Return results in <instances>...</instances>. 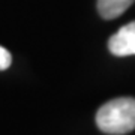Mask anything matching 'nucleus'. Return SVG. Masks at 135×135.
<instances>
[{
  "label": "nucleus",
  "instance_id": "nucleus-1",
  "mask_svg": "<svg viewBox=\"0 0 135 135\" xmlns=\"http://www.w3.org/2000/svg\"><path fill=\"white\" fill-rule=\"evenodd\" d=\"M98 128L108 135H123L135 129V98H116L98 110Z\"/></svg>",
  "mask_w": 135,
  "mask_h": 135
},
{
  "label": "nucleus",
  "instance_id": "nucleus-2",
  "mask_svg": "<svg viewBox=\"0 0 135 135\" xmlns=\"http://www.w3.org/2000/svg\"><path fill=\"white\" fill-rule=\"evenodd\" d=\"M108 50L117 57L135 56V21L123 26L108 41Z\"/></svg>",
  "mask_w": 135,
  "mask_h": 135
},
{
  "label": "nucleus",
  "instance_id": "nucleus-3",
  "mask_svg": "<svg viewBox=\"0 0 135 135\" xmlns=\"http://www.w3.org/2000/svg\"><path fill=\"white\" fill-rule=\"evenodd\" d=\"M135 0H98V12L102 18L114 20L120 17Z\"/></svg>",
  "mask_w": 135,
  "mask_h": 135
},
{
  "label": "nucleus",
  "instance_id": "nucleus-4",
  "mask_svg": "<svg viewBox=\"0 0 135 135\" xmlns=\"http://www.w3.org/2000/svg\"><path fill=\"white\" fill-rule=\"evenodd\" d=\"M11 62H12V57H11V53L6 48L0 47V71H5L11 66Z\"/></svg>",
  "mask_w": 135,
  "mask_h": 135
}]
</instances>
